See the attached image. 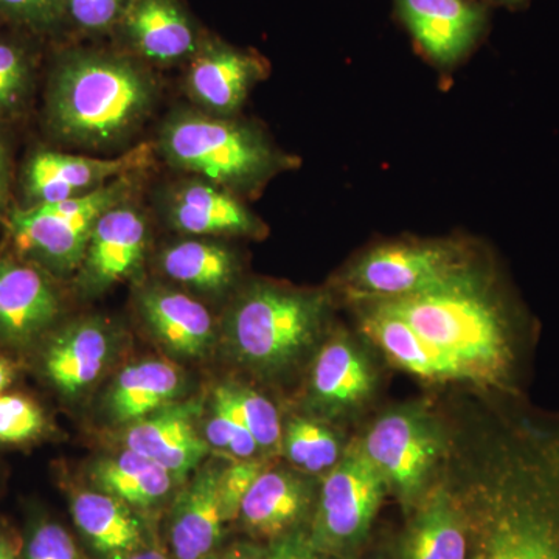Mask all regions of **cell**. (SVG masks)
Here are the masks:
<instances>
[{
    "mask_svg": "<svg viewBox=\"0 0 559 559\" xmlns=\"http://www.w3.org/2000/svg\"><path fill=\"white\" fill-rule=\"evenodd\" d=\"M481 468L487 528L477 559H559V418H511Z\"/></svg>",
    "mask_w": 559,
    "mask_h": 559,
    "instance_id": "1",
    "label": "cell"
},
{
    "mask_svg": "<svg viewBox=\"0 0 559 559\" xmlns=\"http://www.w3.org/2000/svg\"><path fill=\"white\" fill-rule=\"evenodd\" d=\"M457 360L468 380L516 390L530 342V322L491 272L477 267L448 288L371 300Z\"/></svg>",
    "mask_w": 559,
    "mask_h": 559,
    "instance_id": "2",
    "label": "cell"
},
{
    "mask_svg": "<svg viewBox=\"0 0 559 559\" xmlns=\"http://www.w3.org/2000/svg\"><path fill=\"white\" fill-rule=\"evenodd\" d=\"M154 100L153 76L132 58L62 51L47 79L44 127L58 142L100 150L134 134Z\"/></svg>",
    "mask_w": 559,
    "mask_h": 559,
    "instance_id": "3",
    "label": "cell"
},
{
    "mask_svg": "<svg viewBox=\"0 0 559 559\" xmlns=\"http://www.w3.org/2000/svg\"><path fill=\"white\" fill-rule=\"evenodd\" d=\"M157 150L170 167L234 194H253L296 159L275 148L255 124L202 110L178 109L164 121Z\"/></svg>",
    "mask_w": 559,
    "mask_h": 559,
    "instance_id": "4",
    "label": "cell"
},
{
    "mask_svg": "<svg viewBox=\"0 0 559 559\" xmlns=\"http://www.w3.org/2000/svg\"><path fill=\"white\" fill-rule=\"evenodd\" d=\"M325 314L323 294L257 283L231 305L227 342L245 366L275 373L314 344Z\"/></svg>",
    "mask_w": 559,
    "mask_h": 559,
    "instance_id": "5",
    "label": "cell"
},
{
    "mask_svg": "<svg viewBox=\"0 0 559 559\" xmlns=\"http://www.w3.org/2000/svg\"><path fill=\"white\" fill-rule=\"evenodd\" d=\"M134 175L75 200L22 209L16 204L2 221L11 255L35 264L53 278L79 272L95 224L108 210L130 200Z\"/></svg>",
    "mask_w": 559,
    "mask_h": 559,
    "instance_id": "6",
    "label": "cell"
},
{
    "mask_svg": "<svg viewBox=\"0 0 559 559\" xmlns=\"http://www.w3.org/2000/svg\"><path fill=\"white\" fill-rule=\"evenodd\" d=\"M477 267L452 242H395L364 253L345 274V288L358 299H401L448 288Z\"/></svg>",
    "mask_w": 559,
    "mask_h": 559,
    "instance_id": "7",
    "label": "cell"
},
{
    "mask_svg": "<svg viewBox=\"0 0 559 559\" xmlns=\"http://www.w3.org/2000/svg\"><path fill=\"white\" fill-rule=\"evenodd\" d=\"M150 162L151 148L146 143L114 159L33 150L22 164L17 178L21 201L16 205L27 209L86 197L112 180L142 171Z\"/></svg>",
    "mask_w": 559,
    "mask_h": 559,
    "instance_id": "8",
    "label": "cell"
},
{
    "mask_svg": "<svg viewBox=\"0 0 559 559\" xmlns=\"http://www.w3.org/2000/svg\"><path fill=\"white\" fill-rule=\"evenodd\" d=\"M55 280L11 253L0 257V347L32 355L60 325L62 299Z\"/></svg>",
    "mask_w": 559,
    "mask_h": 559,
    "instance_id": "9",
    "label": "cell"
},
{
    "mask_svg": "<svg viewBox=\"0 0 559 559\" xmlns=\"http://www.w3.org/2000/svg\"><path fill=\"white\" fill-rule=\"evenodd\" d=\"M114 352L116 334L109 323L87 318L55 326L31 356L44 382L73 401L102 377Z\"/></svg>",
    "mask_w": 559,
    "mask_h": 559,
    "instance_id": "10",
    "label": "cell"
},
{
    "mask_svg": "<svg viewBox=\"0 0 559 559\" xmlns=\"http://www.w3.org/2000/svg\"><path fill=\"white\" fill-rule=\"evenodd\" d=\"M384 481L362 450L337 462L323 481L316 522L318 540L345 546L360 538L380 506Z\"/></svg>",
    "mask_w": 559,
    "mask_h": 559,
    "instance_id": "11",
    "label": "cell"
},
{
    "mask_svg": "<svg viewBox=\"0 0 559 559\" xmlns=\"http://www.w3.org/2000/svg\"><path fill=\"white\" fill-rule=\"evenodd\" d=\"M396 16L419 50L441 68L465 60L487 35L489 13L479 0H393Z\"/></svg>",
    "mask_w": 559,
    "mask_h": 559,
    "instance_id": "12",
    "label": "cell"
},
{
    "mask_svg": "<svg viewBox=\"0 0 559 559\" xmlns=\"http://www.w3.org/2000/svg\"><path fill=\"white\" fill-rule=\"evenodd\" d=\"M145 215L130 200L108 210L95 224L76 286L84 296H100L117 283L134 277L148 249Z\"/></svg>",
    "mask_w": 559,
    "mask_h": 559,
    "instance_id": "13",
    "label": "cell"
},
{
    "mask_svg": "<svg viewBox=\"0 0 559 559\" xmlns=\"http://www.w3.org/2000/svg\"><path fill=\"white\" fill-rule=\"evenodd\" d=\"M266 73V64L257 55L205 39L190 60L187 91L202 112L234 117Z\"/></svg>",
    "mask_w": 559,
    "mask_h": 559,
    "instance_id": "14",
    "label": "cell"
},
{
    "mask_svg": "<svg viewBox=\"0 0 559 559\" xmlns=\"http://www.w3.org/2000/svg\"><path fill=\"white\" fill-rule=\"evenodd\" d=\"M162 210L173 229L194 237H259L263 231L237 194L200 178L173 183Z\"/></svg>",
    "mask_w": 559,
    "mask_h": 559,
    "instance_id": "15",
    "label": "cell"
},
{
    "mask_svg": "<svg viewBox=\"0 0 559 559\" xmlns=\"http://www.w3.org/2000/svg\"><path fill=\"white\" fill-rule=\"evenodd\" d=\"M362 451L385 480L404 496H414L436 462L439 444L417 418L389 414L371 428Z\"/></svg>",
    "mask_w": 559,
    "mask_h": 559,
    "instance_id": "16",
    "label": "cell"
},
{
    "mask_svg": "<svg viewBox=\"0 0 559 559\" xmlns=\"http://www.w3.org/2000/svg\"><path fill=\"white\" fill-rule=\"evenodd\" d=\"M117 27L131 49L154 64L191 60L202 43L179 0H130Z\"/></svg>",
    "mask_w": 559,
    "mask_h": 559,
    "instance_id": "17",
    "label": "cell"
},
{
    "mask_svg": "<svg viewBox=\"0 0 559 559\" xmlns=\"http://www.w3.org/2000/svg\"><path fill=\"white\" fill-rule=\"evenodd\" d=\"M198 414L197 403L170 404L132 423L124 433V443L128 450L159 463L175 479H182L210 451L207 440L202 439L194 425Z\"/></svg>",
    "mask_w": 559,
    "mask_h": 559,
    "instance_id": "18",
    "label": "cell"
},
{
    "mask_svg": "<svg viewBox=\"0 0 559 559\" xmlns=\"http://www.w3.org/2000/svg\"><path fill=\"white\" fill-rule=\"evenodd\" d=\"M138 310L150 333L173 355L202 358L215 342V323L201 301L165 286H146Z\"/></svg>",
    "mask_w": 559,
    "mask_h": 559,
    "instance_id": "19",
    "label": "cell"
},
{
    "mask_svg": "<svg viewBox=\"0 0 559 559\" xmlns=\"http://www.w3.org/2000/svg\"><path fill=\"white\" fill-rule=\"evenodd\" d=\"M221 471L209 463L176 499L170 521L175 559H205L218 546L227 522L221 499Z\"/></svg>",
    "mask_w": 559,
    "mask_h": 559,
    "instance_id": "20",
    "label": "cell"
},
{
    "mask_svg": "<svg viewBox=\"0 0 559 559\" xmlns=\"http://www.w3.org/2000/svg\"><path fill=\"white\" fill-rule=\"evenodd\" d=\"M182 390L178 367L165 360H142L117 374L106 393L105 411L116 425H132L175 404Z\"/></svg>",
    "mask_w": 559,
    "mask_h": 559,
    "instance_id": "21",
    "label": "cell"
},
{
    "mask_svg": "<svg viewBox=\"0 0 559 559\" xmlns=\"http://www.w3.org/2000/svg\"><path fill=\"white\" fill-rule=\"evenodd\" d=\"M70 511L81 535L110 559H123L145 549V527L130 506L106 492L75 491Z\"/></svg>",
    "mask_w": 559,
    "mask_h": 559,
    "instance_id": "22",
    "label": "cell"
},
{
    "mask_svg": "<svg viewBox=\"0 0 559 559\" xmlns=\"http://www.w3.org/2000/svg\"><path fill=\"white\" fill-rule=\"evenodd\" d=\"M364 330L401 369L430 381L468 380L457 360L423 340L403 319L377 301H371Z\"/></svg>",
    "mask_w": 559,
    "mask_h": 559,
    "instance_id": "23",
    "label": "cell"
},
{
    "mask_svg": "<svg viewBox=\"0 0 559 559\" xmlns=\"http://www.w3.org/2000/svg\"><path fill=\"white\" fill-rule=\"evenodd\" d=\"M308 491L304 481L285 471H263L242 499L240 518L249 532L277 538L304 516Z\"/></svg>",
    "mask_w": 559,
    "mask_h": 559,
    "instance_id": "24",
    "label": "cell"
},
{
    "mask_svg": "<svg viewBox=\"0 0 559 559\" xmlns=\"http://www.w3.org/2000/svg\"><path fill=\"white\" fill-rule=\"evenodd\" d=\"M91 476L98 491L121 500L131 509L157 506L167 498L175 481L159 463L128 448L97 462Z\"/></svg>",
    "mask_w": 559,
    "mask_h": 559,
    "instance_id": "25",
    "label": "cell"
},
{
    "mask_svg": "<svg viewBox=\"0 0 559 559\" xmlns=\"http://www.w3.org/2000/svg\"><path fill=\"white\" fill-rule=\"evenodd\" d=\"M159 264L173 282L210 296L229 289L238 275L235 253L212 240H182L167 246Z\"/></svg>",
    "mask_w": 559,
    "mask_h": 559,
    "instance_id": "26",
    "label": "cell"
},
{
    "mask_svg": "<svg viewBox=\"0 0 559 559\" xmlns=\"http://www.w3.org/2000/svg\"><path fill=\"white\" fill-rule=\"evenodd\" d=\"M371 373L362 356L345 340H333L322 348L312 369L311 390L316 403L336 411L367 399Z\"/></svg>",
    "mask_w": 559,
    "mask_h": 559,
    "instance_id": "27",
    "label": "cell"
},
{
    "mask_svg": "<svg viewBox=\"0 0 559 559\" xmlns=\"http://www.w3.org/2000/svg\"><path fill=\"white\" fill-rule=\"evenodd\" d=\"M35 39L20 31L0 35V123L21 119L31 109L38 73Z\"/></svg>",
    "mask_w": 559,
    "mask_h": 559,
    "instance_id": "28",
    "label": "cell"
},
{
    "mask_svg": "<svg viewBox=\"0 0 559 559\" xmlns=\"http://www.w3.org/2000/svg\"><path fill=\"white\" fill-rule=\"evenodd\" d=\"M407 559H466L465 533L444 500L430 503L411 530Z\"/></svg>",
    "mask_w": 559,
    "mask_h": 559,
    "instance_id": "29",
    "label": "cell"
},
{
    "mask_svg": "<svg viewBox=\"0 0 559 559\" xmlns=\"http://www.w3.org/2000/svg\"><path fill=\"white\" fill-rule=\"evenodd\" d=\"M50 421L38 401L21 392L0 395V447L24 448L46 439Z\"/></svg>",
    "mask_w": 559,
    "mask_h": 559,
    "instance_id": "30",
    "label": "cell"
},
{
    "mask_svg": "<svg viewBox=\"0 0 559 559\" xmlns=\"http://www.w3.org/2000/svg\"><path fill=\"white\" fill-rule=\"evenodd\" d=\"M246 429L252 433L260 450H274L282 439L278 412L270 400L253 390L237 385H221L215 392Z\"/></svg>",
    "mask_w": 559,
    "mask_h": 559,
    "instance_id": "31",
    "label": "cell"
},
{
    "mask_svg": "<svg viewBox=\"0 0 559 559\" xmlns=\"http://www.w3.org/2000/svg\"><path fill=\"white\" fill-rule=\"evenodd\" d=\"M285 450L290 462L307 473L329 471L340 459V443L334 433L322 425L304 418L289 423Z\"/></svg>",
    "mask_w": 559,
    "mask_h": 559,
    "instance_id": "32",
    "label": "cell"
},
{
    "mask_svg": "<svg viewBox=\"0 0 559 559\" xmlns=\"http://www.w3.org/2000/svg\"><path fill=\"white\" fill-rule=\"evenodd\" d=\"M20 539L22 559H84L69 530L43 511H32Z\"/></svg>",
    "mask_w": 559,
    "mask_h": 559,
    "instance_id": "33",
    "label": "cell"
},
{
    "mask_svg": "<svg viewBox=\"0 0 559 559\" xmlns=\"http://www.w3.org/2000/svg\"><path fill=\"white\" fill-rule=\"evenodd\" d=\"M0 13L14 31L46 38L66 22V0H0Z\"/></svg>",
    "mask_w": 559,
    "mask_h": 559,
    "instance_id": "34",
    "label": "cell"
},
{
    "mask_svg": "<svg viewBox=\"0 0 559 559\" xmlns=\"http://www.w3.org/2000/svg\"><path fill=\"white\" fill-rule=\"evenodd\" d=\"M205 440L213 448L230 452L231 455L240 460L252 459L260 450L252 433L216 396H213L212 418L205 425Z\"/></svg>",
    "mask_w": 559,
    "mask_h": 559,
    "instance_id": "35",
    "label": "cell"
},
{
    "mask_svg": "<svg viewBox=\"0 0 559 559\" xmlns=\"http://www.w3.org/2000/svg\"><path fill=\"white\" fill-rule=\"evenodd\" d=\"M130 0H66V21L80 31L100 33L117 27Z\"/></svg>",
    "mask_w": 559,
    "mask_h": 559,
    "instance_id": "36",
    "label": "cell"
},
{
    "mask_svg": "<svg viewBox=\"0 0 559 559\" xmlns=\"http://www.w3.org/2000/svg\"><path fill=\"white\" fill-rule=\"evenodd\" d=\"M263 471V463L255 460H240L221 471V499L227 522L237 520L242 499Z\"/></svg>",
    "mask_w": 559,
    "mask_h": 559,
    "instance_id": "37",
    "label": "cell"
},
{
    "mask_svg": "<svg viewBox=\"0 0 559 559\" xmlns=\"http://www.w3.org/2000/svg\"><path fill=\"white\" fill-rule=\"evenodd\" d=\"M13 156L9 139L0 131V221L5 219L13 207Z\"/></svg>",
    "mask_w": 559,
    "mask_h": 559,
    "instance_id": "38",
    "label": "cell"
},
{
    "mask_svg": "<svg viewBox=\"0 0 559 559\" xmlns=\"http://www.w3.org/2000/svg\"><path fill=\"white\" fill-rule=\"evenodd\" d=\"M264 559H312L310 547L299 538H286L275 544Z\"/></svg>",
    "mask_w": 559,
    "mask_h": 559,
    "instance_id": "39",
    "label": "cell"
},
{
    "mask_svg": "<svg viewBox=\"0 0 559 559\" xmlns=\"http://www.w3.org/2000/svg\"><path fill=\"white\" fill-rule=\"evenodd\" d=\"M20 364H17L16 360L0 353V395L9 392L11 385H13L17 377H20Z\"/></svg>",
    "mask_w": 559,
    "mask_h": 559,
    "instance_id": "40",
    "label": "cell"
},
{
    "mask_svg": "<svg viewBox=\"0 0 559 559\" xmlns=\"http://www.w3.org/2000/svg\"><path fill=\"white\" fill-rule=\"evenodd\" d=\"M0 559H22L21 539L0 525Z\"/></svg>",
    "mask_w": 559,
    "mask_h": 559,
    "instance_id": "41",
    "label": "cell"
},
{
    "mask_svg": "<svg viewBox=\"0 0 559 559\" xmlns=\"http://www.w3.org/2000/svg\"><path fill=\"white\" fill-rule=\"evenodd\" d=\"M123 559H168V557L165 555V551L159 549H148V547H145V549L135 551V554Z\"/></svg>",
    "mask_w": 559,
    "mask_h": 559,
    "instance_id": "42",
    "label": "cell"
},
{
    "mask_svg": "<svg viewBox=\"0 0 559 559\" xmlns=\"http://www.w3.org/2000/svg\"><path fill=\"white\" fill-rule=\"evenodd\" d=\"M205 559H255L252 557V555L249 554V551L241 550V549H234L226 551V554H219L215 555L212 554L210 557Z\"/></svg>",
    "mask_w": 559,
    "mask_h": 559,
    "instance_id": "43",
    "label": "cell"
},
{
    "mask_svg": "<svg viewBox=\"0 0 559 559\" xmlns=\"http://www.w3.org/2000/svg\"><path fill=\"white\" fill-rule=\"evenodd\" d=\"M489 2L498 3L510 10H521L528 5L530 0H489Z\"/></svg>",
    "mask_w": 559,
    "mask_h": 559,
    "instance_id": "44",
    "label": "cell"
},
{
    "mask_svg": "<svg viewBox=\"0 0 559 559\" xmlns=\"http://www.w3.org/2000/svg\"><path fill=\"white\" fill-rule=\"evenodd\" d=\"M3 22H5V21H3L2 13H0V24H3Z\"/></svg>",
    "mask_w": 559,
    "mask_h": 559,
    "instance_id": "45",
    "label": "cell"
}]
</instances>
